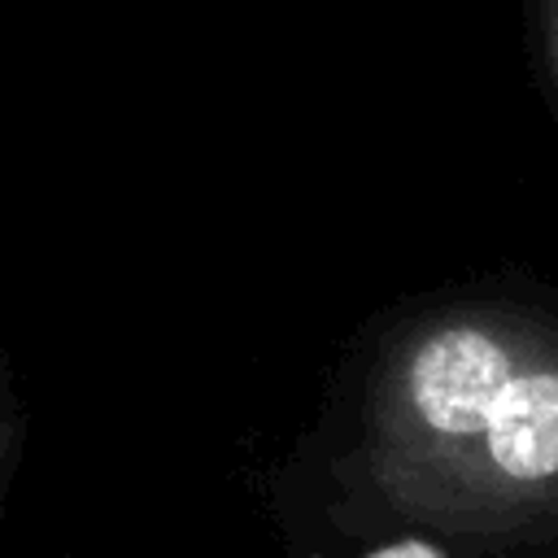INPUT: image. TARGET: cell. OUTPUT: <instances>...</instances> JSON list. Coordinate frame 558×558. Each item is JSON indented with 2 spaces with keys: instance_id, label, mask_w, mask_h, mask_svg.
<instances>
[{
  "instance_id": "obj_1",
  "label": "cell",
  "mask_w": 558,
  "mask_h": 558,
  "mask_svg": "<svg viewBox=\"0 0 558 558\" xmlns=\"http://www.w3.org/2000/svg\"><path fill=\"white\" fill-rule=\"evenodd\" d=\"M514 353L475 323H453L418 340L405 371V392L418 423L436 436H480L493 388L514 371Z\"/></svg>"
},
{
  "instance_id": "obj_2",
  "label": "cell",
  "mask_w": 558,
  "mask_h": 558,
  "mask_svg": "<svg viewBox=\"0 0 558 558\" xmlns=\"http://www.w3.org/2000/svg\"><path fill=\"white\" fill-rule=\"evenodd\" d=\"M480 440L488 462L514 484H545L558 475V371H510L484 410Z\"/></svg>"
},
{
  "instance_id": "obj_3",
  "label": "cell",
  "mask_w": 558,
  "mask_h": 558,
  "mask_svg": "<svg viewBox=\"0 0 558 558\" xmlns=\"http://www.w3.org/2000/svg\"><path fill=\"white\" fill-rule=\"evenodd\" d=\"M22 449H26V405L0 414V519H4V501H9L13 475L22 466Z\"/></svg>"
},
{
  "instance_id": "obj_4",
  "label": "cell",
  "mask_w": 558,
  "mask_h": 558,
  "mask_svg": "<svg viewBox=\"0 0 558 558\" xmlns=\"http://www.w3.org/2000/svg\"><path fill=\"white\" fill-rule=\"evenodd\" d=\"M371 558H445V554L432 549V545H423V541H392V545L375 549Z\"/></svg>"
},
{
  "instance_id": "obj_5",
  "label": "cell",
  "mask_w": 558,
  "mask_h": 558,
  "mask_svg": "<svg viewBox=\"0 0 558 558\" xmlns=\"http://www.w3.org/2000/svg\"><path fill=\"white\" fill-rule=\"evenodd\" d=\"M17 405H22V392H17L13 366H9V357H4V349H0V414H4V410H17Z\"/></svg>"
},
{
  "instance_id": "obj_6",
  "label": "cell",
  "mask_w": 558,
  "mask_h": 558,
  "mask_svg": "<svg viewBox=\"0 0 558 558\" xmlns=\"http://www.w3.org/2000/svg\"><path fill=\"white\" fill-rule=\"evenodd\" d=\"M541 13H545V44H549V65H554V78H558V0H541Z\"/></svg>"
}]
</instances>
